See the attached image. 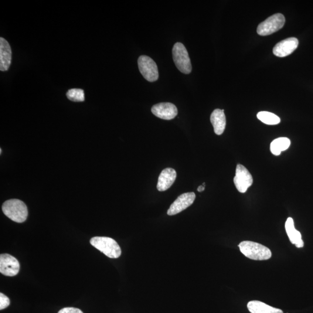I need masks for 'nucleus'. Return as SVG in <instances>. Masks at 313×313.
<instances>
[{"mask_svg":"<svg viewBox=\"0 0 313 313\" xmlns=\"http://www.w3.org/2000/svg\"><path fill=\"white\" fill-rule=\"evenodd\" d=\"M240 251L250 260L266 261L271 257V252L266 247L250 241H244L239 245Z\"/></svg>","mask_w":313,"mask_h":313,"instance_id":"obj_2","label":"nucleus"},{"mask_svg":"<svg viewBox=\"0 0 313 313\" xmlns=\"http://www.w3.org/2000/svg\"><path fill=\"white\" fill-rule=\"evenodd\" d=\"M2 209L8 218L17 223H23L28 217V208L25 203L18 199L6 201L3 204Z\"/></svg>","mask_w":313,"mask_h":313,"instance_id":"obj_1","label":"nucleus"},{"mask_svg":"<svg viewBox=\"0 0 313 313\" xmlns=\"http://www.w3.org/2000/svg\"><path fill=\"white\" fill-rule=\"evenodd\" d=\"M10 305L9 299L2 293L0 294V310H4L8 308Z\"/></svg>","mask_w":313,"mask_h":313,"instance_id":"obj_20","label":"nucleus"},{"mask_svg":"<svg viewBox=\"0 0 313 313\" xmlns=\"http://www.w3.org/2000/svg\"><path fill=\"white\" fill-rule=\"evenodd\" d=\"M173 59L178 69L186 74L191 73L192 66L188 51L183 44L176 43L172 49Z\"/></svg>","mask_w":313,"mask_h":313,"instance_id":"obj_4","label":"nucleus"},{"mask_svg":"<svg viewBox=\"0 0 313 313\" xmlns=\"http://www.w3.org/2000/svg\"><path fill=\"white\" fill-rule=\"evenodd\" d=\"M176 178V172L175 169L171 168L164 169L158 177L156 188L159 192L165 191L173 185Z\"/></svg>","mask_w":313,"mask_h":313,"instance_id":"obj_12","label":"nucleus"},{"mask_svg":"<svg viewBox=\"0 0 313 313\" xmlns=\"http://www.w3.org/2000/svg\"><path fill=\"white\" fill-rule=\"evenodd\" d=\"M153 114L162 120H170L178 114V109L175 104L168 102L154 105L152 108Z\"/></svg>","mask_w":313,"mask_h":313,"instance_id":"obj_10","label":"nucleus"},{"mask_svg":"<svg viewBox=\"0 0 313 313\" xmlns=\"http://www.w3.org/2000/svg\"><path fill=\"white\" fill-rule=\"evenodd\" d=\"M138 63L139 71L146 80L149 82H155L158 80V67L151 57L142 55L139 57Z\"/></svg>","mask_w":313,"mask_h":313,"instance_id":"obj_6","label":"nucleus"},{"mask_svg":"<svg viewBox=\"0 0 313 313\" xmlns=\"http://www.w3.org/2000/svg\"><path fill=\"white\" fill-rule=\"evenodd\" d=\"M204 190H205V186L202 185L199 187L198 189H197V191L199 192H202L204 191Z\"/></svg>","mask_w":313,"mask_h":313,"instance_id":"obj_22","label":"nucleus"},{"mask_svg":"<svg viewBox=\"0 0 313 313\" xmlns=\"http://www.w3.org/2000/svg\"><path fill=\"white\" fill-rule=\"evenodd\" d=\"M285 229L291 243L295 244L297 248L304 247V243L302 240L301 234L295 229L294 220L292 217H289L285 223Z\"/></svg>","mask_w":313,"mask_h":313,"instance_id":"obj_15","label":"nucleus"},{"mask_svg":"<svg viewBox=\"0 0 313 313\" xmlns=\"http://www.w3.org/2000/svg\"><path fill=\"white\" fill-rule=\"evenodd\" d=\"M90 243L106 256L111 259H117L121 256V250L118 243L113 239L107 237H95Z\"/></svg>","mask_w":313,"mask_h":313,"instance_id":"obj_3","label":"nucleus"},{"mask_svg":"<svg viewBox=\"0 0 313 313\" xmlns=\"http://www.w3.org/2000/svg\"><path fill=\"white\" fill-rule=\"evenodd\" d=\"M234 183L238 191L241 193H246L248 189L253 185V176L243 165H237L236 176L234 178Z\"/></svg>","mask_w":313,"mask_h":313,"instance_id":"obj_7","label":"nucleus"},{"mask_svg":"<svg viewBox=\"0 0 313 313\" xmlns=\"http://www.w3.org/2000/svg\"><path fill=\"white\" fill-rule=\"evenodd\" d=\"M291 145V141L287 138H279L275 139L270 145L272 154L279 156L282 152L286 151Z\"/></svg>","mask_w":313,"mask_h":313,"instance_id":"obj_17","label":"nucleus"},{"mask_svg":"<svg viewBox=\"0 0 313 313\" xmlns=\"http://www.w3.org/2000/svg\"><path fill=\"white\" fill-rule=\"evenodd\" d=\"M58 313H83L79 309L74 308H65L61 309Z\"/></svg>","mask_w":313,"mask_h":313,"instance_id":"obj_21","label":"nucleus"},{"mask_svg":"<svg viewBox=\"0 0 313 313\" xmlns=\"http://www.w3.org/2000/svg\"><path fill=\"white\" fill-rule=\"evenodd\" d=\"M196 199L195 193H186L178 197L172 204L168 210L167 214L169 216L176 215L183 211L189 207L192 206Z\"/></svg>","mask_w":313,"mask_h":313,"instance_id":"obj_9","label":"nucleus"},{"mask_svg":"<svg viewBox=\"0 0 313 313\" xmlns=\"http://www.w3.org/2000/svg\"><path fill=\"white\" fill-rule=\"evenodd\" d=\"M285 22L284 16L281 13H276L260 23L257 28V33L262 36L270 35L283 28Z\"/></svg>","mask_w":313,"mask_h":313,"instance_id":"obj_5","label":"nucleus"},{"mask_svg":"<svg viewBox=\"0 0 313 313\" xmlns=\"http://www.w3.org/2000/svg\"><path fill=\"white\" fill-rule=\"evenodd\" d=\"M12 51L7 41L0 38V70L2 71L8 70L11 65Z\"/></svg>","mask_w":313,"mask_h":313,"instance_id":"obj_13","label":"nucleus"},{"mask_svg":"<svg viewBox=\"0 0 313 313\" xmlns=\"http://www.w3.org/2000/svg\"><path fill=\"white\" fill-rule=\"evenodd\" d=\"M247 308L251 313H283L281 309L274 308L264 303L258 301H250Z\"/></svg>","mask_w":313,"mask_h":313,"instance_id":"obj_16","label":"nucleus"},{"mask_svg":"<svg viewBox=\"0 0 313 313\" xmlns=\"http://www.w3.org/2000/svg\"><path fill=\"white\" fill-rule=\"evenodd\" d=\"M210 120L215 133L217 135H222L225 129L226 125V119L224 110L217 108L214 110L210 115Z\"/></svg>","mask_w":313,"mask_h":313,"instance_id":"obj_14","label":"nucleus"},{"mask_svg":"<svg viewBox=\"0 0 313 313\" xmlns=\"http://www.w3.org/2000/svg\"><path fill=\"white\" fill-rule=\"evenodd\" d=\"M66 96L69 100L73 102H83L85 100L84 91L77 88L68 91Z\"/></svg>","mask_w":313,"mask_h":313,"instance_id":"obj_19","label":"nucleus"},{"mask_svg":"<svg viewBox=\"0 0 313 313\" xmlns=\"http://www.w3.org/2000/svg\"><path fill=\"white\" fill-rule=\"evenodd\" d=\"M257 117L259 120L267 125H277L281 121L277 115L268 111L260 112L257 114Z\"/></svg>","mask_w":313,"mask_h":313,"instance_id":"obj_18","label":"nucleus"},{"mask_svg":"<svg viewBox=\"0 0 313 313\" xmlns=\"http://www.w3.org/2000/svg\"><path fill=\"white\" fill-rule=\"evenodd\" d=\"M298 44V40L295 37L285 39L275 46L273 50V53L280 57L287 56L297 50Z\"/></svg>","mask_w":313,"mask_h":313,"instance_id":"obj_11","label":"nucleus"},{"mask_svg":"<svg viewBox=\"0 0 313 313\" xmlns=\"http://www.w3.org/2000/svg\"><path fill=\"white\" fill-rule=\"evenodd\" d=\"M20 264L18 260L7 254L0 255V272L3 275L13 277L18 274Z\"/></svg>","mask_w":313,"mask_h":313,"instance_id":"obj_8","label":"nucleus"}]
</instances>
